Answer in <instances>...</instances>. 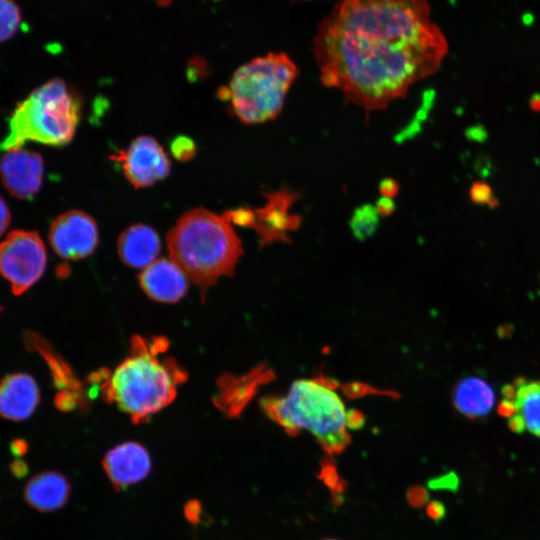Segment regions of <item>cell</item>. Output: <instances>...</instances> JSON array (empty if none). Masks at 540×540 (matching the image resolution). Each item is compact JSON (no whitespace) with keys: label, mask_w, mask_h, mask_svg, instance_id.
Wrapping results in <instances>:
<instances>
[{"label":"cell","mask_w":540,"mask_h":540,"mask_svg":"<svg viewBox=\"0 0 540 540\" xmlns=\"http://www.w3.org/2000/svg\"><path fill=\"white\" fill-rule=\"evenodd\" d=\"M313 47L322 83L367 112L404 97L447 53L425 0H340Z\"/></svg>","instance_id":"cell-1"},{"label":"cell","mask_w":540,"mask_h":540,"mask_svg":"<svg viewBox=\"0 0 540 540\" xmlns=\"http://www.w3.org/2000/svg\"><path fill=\"white\" fill-rule=\"evenodd\" d=\"M337 386L325 377L299 379L285 395L263 398L261 408L289 435L309 431L325 452L337 455L350 443V430L364 424L360 412L346 408Z\"/></svg>","instance_id":"cell-2"},{"label":"cell","mask_w":540,"mask_h":540,"mask_svg":"<svg viewBox=\"0 0 540 540\" xmlns=\"http://www.w3.org/2000/svg\"><path fill=\"white\" fill-rule=\"evenodd\" d=\"M168 348L163 337L145 339L135 336L130 355L100 386L104 399L115 403L131 416L134 423L146 421L169 405L187 373L170 357H162Z\"/></svg>","instance_id":"cell-3"},{"label":"cell","mask_w":540,"mask_h":540,"mask_svg":"<svg viewBox=\"0 0 540 540\" xmlns=\"http://www.w3.org/2000/svg\"><path fill=\"white\" fill-rule=\"evenodd\" d=\"M171 259L202 291L231 275L242 245L226 216L205 208L184 213L167 235Z\"/></svg>","instance_id":"cell-4"},{"label":"cell","mask_w":540,"mask_h":540,"mask_svg":"<svg viewBox=\"0 0 540 540\" xmlns=\"http://www.w3.org/2000/svg\"><path fill=\"white\" fill-rule=\"evenodd\" d=\"M80 116L78 95L63 80H49L17 105L0 149H18L28 141L66 145L75 135Z\"/></svg>","instance_id":"cell-5"},{"label":"cell","mask_w":540,"mask_h":540,"mask_svg":"<svg viewBox=\"0 0 540 540\" xmlns=\"http://www.w3.org/2000/svg\"><path fill=\"white\" fill-rule=\"evenodd\" d=\"M298 76V68L284 52H269L240 66L219 97L243 124H261L275 119Z\"/></svg>","instance_id":"cell-6"},{"label":"cell","mask_w":540,"mask_h":540,"mask_svg":"<svg viewBox=\"0 0 540 540\" xmlns=\"http://www.w3.org/2000/svg\"><path fill=\"white\" fill-rule=\"evenodd\" d=\"M47 253L35 231L14 230L0 243V274L14 295H22L43 275Z\"/></svg>","instance_id":"cell-7"},{"label":"cell","mask_w":540,"mask_h":540,"mask_svg":"<svg viewBox=\"0 0 540 540\" xmlns=\"http://www.w3.org/2000/svg\"><path fill=\"white\" fill-rule=\"evenodd\" d=\"M117 161L126 179L135 188H145L165 179L171 162L159 142L151 136H139L126 149L112 157Z\"/></svg>","instance_id":"cell-8"},{"label":"cell","mask_w":540,"mask_h":540,"mask_svg":"<svg viewBox=\"0 0 540 540\" xmlns=\"http://www.w3.org/2000/svg\"><path fill=\"white\" fill-rule=\"evenodd\" d=\"M49 242L54 252L65 260H80L92 254L99 243L95 220L80 210L67 211L51 223Z\"/></svg>","instance_id":"cell-9"},{"label":"cell","mask_w":540,"mask_h":540,"mask_svg":"<svg viewBox=\"0 0 540 540\" xmlns=\"http://www.w3.org/2000/svg\"><path fill=\"white\" fill-rule=\"evenodd\" d=\"M264 206L251 209L248 228L254 229L262 245L274 241H287V232L296 230L301 223V217L290 214L289 209L297 199V193L283 188L267 193Z\"/></svg>","instance_id":"cell-10"},{"label":"cell","mask_w":540,"mask_h":540,"mask_svg":"<svg viewBox=\"0 0 540 540\" xmlns=\"http://www.w3.org/2000/svg\"><path fill=\"white\" fill-rule=\"evenodd\" d=\"M44 175V161L37 152L22 148L5 151L0 160V177L13 196L32 199L40 190Z\"/></svg>","instance_id":"cell-11"},{"label":"cell","mask_w":540,"mask_h":540,"mask_svg":"<svg viewBox=\"0 0 540 540\" xmlns=\"http://www.w3.org/2000/svg\"><path fill=\"white\" fill-rule=\"evenodd\" d=\"M102 466L115 490H122L146 478L151 471L152 462L143 445L125 442L105 454Z\"/></svg>","instance_id":"cell-12"},{"label":"cell","mask_w":540,"mask_h":540,"mask_svg":"<svg viewBox=\"0 0 540 540\" xmlns=\"http://www.w3.org/2000/svg\"><path fill=\"white\" fill-rule=\"evenodd\" d=\"M40 391L35 379L27 373H13L0 381V416L24 421L36 410Z\"/></svg>","instance_id":"cell-13"},{"label":"cell","mask_w":540,"mask_h":540,"mask_svg":"<svg viewBox=\"0 0 540 540\" xmlns=\"http://www.w3.org/2000/svg\"><path fill=\"white\" fill-rule=\"evenodd\" d=\"M139 279L144 292L159 302H176L188 289L187 275L172 259L155 260L144 268Z\"/></svg>","instance_id":"cell-14"},{"label":"cell","mask_w":540,"mask_h":540,"mask_svg":"<svg viewBox=\"0 0 540 540\" xmlns=\"http://www.w3.org/2000/svg\"><path fill=\"white\" fill-rule=\"evenodd\" d=\"M71 485L58 471L47 470L32 476L23 488L25 503L41 513L59 510L68 502Z\"/></svg>","instance_id":"cell-15"},{"label":"cell","mask_w":540,"mask_h":540,"mask_svg":"<svg viewBox=\"0 0 540 540\" xmlns=\"http://www.w3.org/2000/svg\"><path fill=\"white\" fill-rule=\"evenodd\" d=\"M161 248L157 232L138 223L125 229L117 242L120 259L129 267L146 268L156 260Z\"/></svg>","instance_id":"cell-16"},{"label":"cell","mask_w":540,"mask_h":540,"mask_svg":"<svg viewBox=\"0 0 540 540\" xmlns=\"http://www.w3.org/2000/svg\"><path fill=\"white\" fill-rule=\"evenodd\" d=\"M503 396L511 401L512 415L519 418L524 429L540 438V380L518 379L503 388Z\"/></svg>","instance_id":"cell-17"},{"label":"cell","mask_w":540,"mask_h":540,"mask_svg":"<svg viewBox=\"0 0 540 540\" xmlns=\"http://www.w3.org/2000/svg\"><path fill=\"white\" fill-rule=\"evenodd\" d=\"M452 400L459 413L470 419H478L491 412L495 403V394L485 380L470 376L456 384Z\"/></svg>","instance_id":"cell-18"},{"label":"cell","mask_w":540,"mask_h":540,"mask_svg":"<svg viewBox=\"0 0 540 540\" xmlns=\"http://www.w3.org/2000/svg\"><path fill=\"white\" fill-rule=\"evenodd\" d=\"M267 372L257 370L242 377L223 376L218 383L215 404L230 417L241 413L258 385L267 379Z\"/></svg>","instance_id":"cell-19"},{"label":"cell","mask_w":540,"mask_h":540,"mask_svg":"<svg viewBox=\"0 0 540 540\" xmlns=\"http://www.w3.org/2000/svg\"><path fill=\"white\" fill-rule=\"evenodd\" d=\"M23 339L27 349L38 351L47 362L56 386L80 394V382L68 364L50 348L46 340L35 332H26Z\"/></svg>","instance_id":"cell-20"},{"label":"cell","mask_w":540,"mask_h":540,"mask_svg":"<svg viewBox=\"0 0 540 540\" xmlns=\"http://www.w3.org/2000/svg\"><path fill=\"white\" fill-rule=\"evenodd\" d=\"M379 216L376 207L371 204L358 207L349 220L353 235L360 241L371 237L379 226Z\"/></svg>","instance_id":"cell-21"},{"label":"cell","mask_w":540,"mask_h":540,"mask_svg":"<svg viewBox=\"0 0 540 540\" xmlns=\"http://www.w3.org/2000/svg\"><path fill=\"white\" fill-rule=\"evenodd\" d=\"M318 478L328 487L332 495V500L335 505H341L343 501V493L346 490L347 484L340 477L335 464L331 459H323L321 461L320 472Z\"/></svg>","instance_id":"cell-22"},{"label":"cell","mask_w":540,"mask_h":540,"mask_svg":"<svg viewBox=\"0 0 540 540\" xmlns=\"http://www.w3.org/2000/svg\"><path fill=\"white\" fill-rule=\"evenodd\" d=\"M21 11L13 0H0V43L11 38L19 28Z\"/></svg>","instance_id":"cell-23"},{"label":"cell","mask_w":540,"mask_h":540,"mask_svg":"<svg viewBox=\"0 0 540 540\" xmlns=\"http://www.w3.org/2000/svg\"><path fill=\"white\" fill-rule=\"evenodd\" d=\"M469 196L471 201L478 205H488L490 208L499 205V201L493 196L491 187L482 180L473 182L469 190Z\"/></svg>","instance_id":"cell-24"},{"label":"cell","mask_w":540,"mask_h":540,"mask_svg":"<svg viewBox=\"0 0 540 540\" xmlns=\"http://www.w3.org/2000/svg\"><path fill=\"white\" fill-rule=\"evenodd\" d=\"M459 483L460 480L458 475L455 472L450 471L446 474L430 479L428 481V486L431 489H444L456 492L459 488Z\"/></svg>","instance_id":"cell-25"},{"label":"cell","mask_w":540,"mask_h":540,"mask_svg":"<svg viewBox=\"0 0 540 540\" xmlns=\"http://www.w3.org/2000/svg\"><path fill=\"white\" fill-rule=\"evenodd\" d=\"M406 500L410 507L421 508L429 502L428 490L420 485H414L406 491Z\"/></svg>","instance_id":"cell-26"},{"label":"cell","mask_w":540,"mask_h":540,"mask_svg":"<svg viewBox=\"0 0 540 540\" xmlns=\"http://www.w3.org/2000/svg\"><path fill=\"white\" fill-rule=\"evenodd\" d=\"M80 400V394L63 390L57 394L55 398V405L62 411H70L74 409Z\"/></svg>","instance_id":"cell-27"},{"label":"cell","mask_w":540,"mask_h":540,"mask_svg":"<svg viewBox=\"0 0 540 540\" xmlns=\"http://www.w3.org/2000/svg\"><path fill=\"white\" fill-rule=\"evenodd\" d=\"M172 149L177 158L187 160L193 156L195 145L188 138L181 137L174 141Z\"/></svg>","instance_id":"cell-28"},{"label":"cell","mask_w":540,"mask_h":540,"mask_svg":"<svg viewBox=\"0 0 540 540\" xmlns=\"http://www.w3.org/2000/svg\"><path fill=\"white\" fill-rule=\"evenodd\" d=\"M183 514L191 524H198L202 516V504L197 499L188 500L183 507Z\"/></svg>","instance_id":"cell-29"},{"label":"cell","mask_w":540,"mask_h":540,"mask_svg":"<svg viewBox=\"0 0 540 540\" xmlns=\"http://www.w3.org/2000/svg\"><path fill=\"white\" fill-rule=\"evenodd\" d=\"M426 514L431 520L438 523L446 516L445 505L439 500H432L426 506Z\"/></svg>","instance_id":"cell-30"},{"label":"cell","mask_w":540,"mask_h":540,"mask_svg":"<svg viewBox=\"0 0 540 540\" xmlns=\"http://www.w3.org/2000/svg\"><path fill=\"white\" fill-rule=\"evenodd\" d=\"M468 140L476 143H484L488 139V131L481 124L470 126L465 131Z\"/></svg>","instance_id":"cell-31"},{"label":"cell","mask_w":540,"mask_h":540,"mask_svg":"<svg viewBox=\"0 0 540 540\" xmlns=\"http://www.w3.org/2000/svg\"><path fill=\"white\" fill-rule=\"evenodd\" d=\"M9 471L13 477L17 479H22L28 475L29 466L25 460L21 458H16L10 462Z\"/></svg>","instance_id":"cell-32"},{"label":"cell","mask_w":540,"mask_h":540,"mask_svg":"<svg viewBox=\"0 0 540 540\" xmlns=\"http://www.w3.org/2000/svg\"><path fill=\"white\" fill-rule=\"evenodd\" d=\"M379 191L381 196L392 198L398 194L399 185L396 180L386 178L380 182Z\"/></svg>","instance_id":"cell-33"},{"label":"cell","mask_w":540,"mask_h":540,"mask_svg":"<svg viewBox=\"0 0 540 540\" xmlns=\"http://www.w3.org/2000/svg\"><path fill=\"white\" fill-rule=\"evenodd\" d=\"M378 213L380 216H389L391 215L395 209V203L391 198L381 196L377 201L375 205Z\"/></svg>","instance_id":"cell-34"},{"label":"cell","mask_w":540,"mask_h":540,"mask_svg":"<svg viewBox=\"0 0 540 540\" xmlns=\"http://www.w3.org/2000/svg\"><path fill=\"white\" fill-rule=\"evenodd\" d=\"M11 221V213L5 202L0 196V236L6 231Z\"/></svg>","instance_id":"cell-35"},{"label":"cell","mask_w":540,"mask_h":540,"mask_svg":"<svg viewBox=\"0 0 540 540\" xmlns=\"http://www.w3.org/2000/svg\"><path fill=\"white\" fill-rule=\"evenodd\" d=\"M11 453L20 458L28 452V443L22 438L14 439L10 444Z\"/></svg>","instance_id":"cell-36"},{"label":"cell","mask_w":540,"mask_h":540,"mask_svg":"<svg viewBox=\"0 0 540 540\" xmlns=\"http://www.w3.org/2000/svg\"><path fill=\"white\" fill-rule=\"evenodd\" d=\"M490 168H491V164L488 160V158L486 157H481L477 160L476 162V170L478 171V173L483 176V177H487L489 174H490Z\"/></svg>","instance_id":"cell-37"},{"label":"cell","mask_w":540,"mask_h":540,"mask_svg":"<svg viewBox=\"0 0 540 540\" xmlns=\"http://www.w3.org/2000/svg\"><path fill=\"white\" fill-rule=\"evenodd\" d=\"M529 107L532 111L540 112V93H534L529 99Z\"/></svg>","instance_id":"cell-38"},{"label":"cell","mask_w":540,"mask_h":540,"mask_svg":"<svg viewBox=\"0 0 540 540\" xmlns=\"http://www.w3.org/2000/svg\"><path fill=\"white\" fill-rule=\"evenodd\" d=\"M171 0H157V2L160 4V5H167L170 3Z\"/></svg>","instance_id":"cell-39"},{"label":"cell","mask_w":540,"mask_h":540,"mask_svg":"<svg viewBox=\"0 0 540 540\" xmlns=\"http://www.w3.org/2000/svg\"><path fill=\"white\" fill-rule=\"evenodd\" d=\"M322 540H337V539H322Z\"/></svg>","instance_id":"cell-40"},{"label":"cell","mask_w":540,"mask_h":540,"mask_svg":"<svg viewBox=\"0 0 540 540\" xmlns=\"http://www.w3.org/2000/svg\"><path fill=\"white\" fill-rule=\"evenodd\" d=\"M1 310H2V307L0 306V312H1Z\"/></svg>","instance_id":"cell-41"},{"label":"cell","mask_w":540,"mask_h":540,"mask_svg":"<svg viewBox=\"0 0 540 540\" xmlns=\"http://www.w3.org/2000/svg\"><path fill=\"white\" fill-rule=\"evenodd\" d=\"M215 1H218V0H215Z\"/></svg>","instance_id":"cell-42"}]
</instances>
